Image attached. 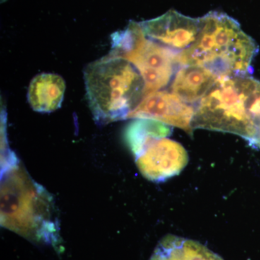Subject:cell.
<instances>
[{"label": "cell", "instance_id": "7", "mask_svg": "<svg viewBox=\"0 0 260 260\" xmlns=\"http://www.w3.org/2000/svg\"><path fill=\"white\" fill-rule=\"evenodd\" d=\"M195 107L172 92L158 90L145 95L127 119H147L192 133Z\"/></svg>", "mask_w": 260, "mask_h": 260}, {"label": "cell", "instance_id": "12", "mask_svg": "<svg viewBox=\"0 0 260 260\" xmlns=\"http://www.w3.org/2000/svg\"><path fill=\"white\" fill-rule=\"evenodd\" d=\"M245 108L247 133L245 140L260 150V81L246 77Z\"/></svg>", "mask_w": 260, "mask_h": 260}, {"label": "cell", "instance_id": "13", "mask_svg": "<svg viewBox=\"0 0 260 260\" xmlns=\"http://www.w3.org/2000/svg\"><path fill=\"white\" fill-rule=\"evenodd\" d=\"M171 134L170 126L164 123L152 119H137L130 123L126 128L125 140L133 152L151 137H169Z\"/></svg>", "mask_w": 260, "mask_h": 260}, {"label": "cell", "instance_id": "9", "mask_svg": "<svg viewBox=\"0 0 260 260\" xmlns=\"http://www.w3.org/2000/svg\"><path fill=\"white\" fill-rule=\"evenodd\" d=\"M220 78L205 67L183 65L176 72L170 90L181 100L194 105L201 101Z\"/></svg>", "mask_w": 260, "mask_h": 260}, {"label": "cell", "instance_id": "8", "mask_svg": "<svg viewBox=\"0 0 260 260\" xmlns=\"http://www.w3.org/2000/svg\"><path fill=\"white\" fill-rule=\"evenodd\" d=\"M140 23L148 39L179 52L194 44L201 25L200 18L186 16L174 10Z\"/></svg>", "mask_w": 260, "mask_h": 260}, {"label": "cell", "instance_id": "4", "mask_svg": "<svg viewBox=\"0 0 260 260\" xmlns=\"http://www.w3.org/2000/svg\"><path fill=\"white\" fill-rule=\"evenodd\" d=\"M110 54L124 58L139 71L145 82L144 97L165 88L180 66L179 52L148 39L141 23L134 21L114 34Z\"/></svg>", "mask_w": 260, "mask_h": 260}, {"label": "cell", "instance_id": "1", "mask_svg": "<svg viewBox=\"0 0 260 260\" xmlns=\"http://www.w3.org/2000/svg\"><path fill=\"white\" fill-rule=\"evenodd\" d=\"M1 223L32 242L54 245L59 236L55 208L50 194L19 166L14 155L3 162Z\"/></svg>", "mask_w": 260, "mask_h": 260}, {"label": "cell", "instance_id": "11", "mask_svg": "<svg viewBox=\"0 0 260 260\" xmlns=\"http://www.w3.org/2000/svg\"><path fill=\"white\" fill-rule=\"evenodd\" d=\"M150 260H223L200 243L174 235L162 239Z\"/></svg>", "mask_w": 260, "mask_h": 260}, {"label": "cell", "instance_id": "5", "mask_svg": "<svg viewBox=\"0 0 260 260\" xmlns=\"http://www.w3.org/2000/svg\"><path fill=\"white\" fill-rule=\"evenodd\" d=\"M247 75L222 76L195 107L192 129L233 133L245 139Z\"/></svg>", "mask_w": 260, "mask_h": 260}, {"label": "cell", "instance_id": "2", "mask_svg": "<svg viewBox=\"0 0 260 260\" xmlns=\"http://www.w3.org/2000/svg\"><path fill=\"white\" fill-rule=\"evenodd\" d=\"M200 24L194 44L179 52V65L205 67L220 77L247 75L258 47L237 20L213 11L200 18Z\"/></svg>", "mask_w": 260, "mask_h": 260}, {"label": "cell", "instance_id": "3", "mask_svg": "<svg viewBox=\"0 0 260 260\" xmlns=\"http://www.w3.org/2000/svg\"><path fill=\"white\" fill-rule=\"evenodd\" d=\"M84 78L90 110L99 124L127 119L144 97L143 77L120 56L109 54L90 63Z\"/></svg>", "mask_w": 260, "mask_h": 260}, {"label": "cell", "instance_id": "6", "mask_svg": "<svg viewBox=\"0 0 260 260\" xmlns=\"http://www.w3.org/2000/svg\"><path fill=\"white\" fill-rule=\"evenodd\" d=\"M133 153L142 175L155 182L177 175L189 160L184 147L167 137H151Z\"/></svg>", "mask_w": 260, "mask_h": 260}, {"label": "cell", "instance_id": "10", "mask_svg": "<svg viewBox=\"0 0 260 260\" xmlns=\"http://www.w3.org/2000/svg\"><path fill=\"white\" fill-rule=\"evenodd\" d=\"M65 91L64 80L59 75L43 73L29 85L28 100L34 111L51 112L60 107Z\"/></svg>", "mask_w": 260, "mask_h": 260}]
</instances>
